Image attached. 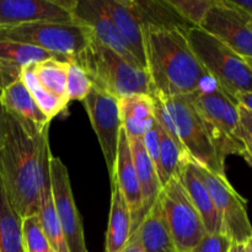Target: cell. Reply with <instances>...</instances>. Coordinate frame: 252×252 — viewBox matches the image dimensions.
<instances>
[{"label":"cell","mask_w":252,"mask_h":252,"mask_svg":"<svg viewBox=\"0 0 252 252\" xmlns=\"http://www.w3.org/2000/svg\"><path fill=\"white\" fill-rule=\"evenodd\" d=\"M169 1L186 21L193 25L194 27H199L216 0H169Z\"/></svg>","instance_id":"1f68e13d"},{"label":"cell","mask_w":252,"mask_h":252,"mask_svg":"<svg viewBox=\"0 0 252 252\" xmlns=\"http://www.w3.org/2000/svg\"><path fill=\"white\" fill-rule=\"evenodd\" d=\"M49 140V126L32 138L6 113V129L0 149V179L12 208L22 219L38 213L41 157Z\"/></svg>","instance_id":"7a4b0ae2"},{"label":"cell","mask_w":252,"mask_h":252,"mask_svg":"<svg viewBox=\"0 0 252 252\" xmlns=\"http://www.w3.org/2000/svg\"><path fill=\"white\" fill-rule=\"evenodd\" d=\"M196 167L220 216L224 234L230 239L231 243L245 244L252 236V225L246 209V201L229 184L226 176L213 174L197 162Z\"/></svg>","instance_id":"9c48e42d"},{"label":"cell","mask_w":252,"mask_h":252,"mask_svg":"<svg viewBox=\"0 0 252 252\" xmlns=\"http://www.w3.org/2000/svg\"><path fill=\"white\" fill-rule=\"evenodd\" d=\"M1 94L2 90L0 89V149H1V145L4 143L5 129H6V111H5L4 106H2Z\"/></svg>","instance_id":"d590c367"},{"label":"cell","mask_w":252,"mask_h":252,"mask_svg":"<svg viewBox=\"0 0 252 252\" xmlns=\"http://www.w3.org/2000/svg\"><path fill=\"white\" fill-rule=\"evenodd\" d=\"M113 182H116L117 186L120 187L128 204V208H129L130 219H132L130 236H133L138 229V221H139L140 211H142V194H140L137 171H135L134 162H133L129 140H128V135L123 128L120 133Z\"/></svg>","instance_id":"2e32d148"},{"label":"cell","mask_w":252,"mask_h":252,"mask_svg":"<svg viewBox=\"0 0 252 252\" xmlns=\"http://www.w3.org/2000/svg\"><path fill=\"white\" fill-rule=\"evenodd\" d=\"M75 21L88 25L94 37L135 68L144 69L130 53L125 39L100 4V0H76L71 10Z\"/></svg>","instance_id":"5bb4252c"},{"label":"cell","mask_w":252,"mask_h":252,"mask_svg":"<svg viewBox=\"0 0 252 252\" xmlns=\"http://www.w3.org/2000/svg\"><path fill=\"white\" fill-rule=\"evenodd\" d=\"M93 37L91 27L81 22L37 21L0 26V41L27 44L71 58L79 56Z\"/></svg>","instance_id":"8992f818"},{"label":"cell","mask_w":252,"mask_h":252,"mask_svg":"<svg viewBox=\"0 0 252 252\" xmlns=\"http://www.w3.org/2000/svg\"><path fill=\"white\" fill-rule=\"evenodd\" d=\"M231 244L225 234H206L189 252H229Z\"/></svg>","instance_id":"d6a6232c"},{"label":"cell","mask_w":252,"mask_h":252,"mask_svg":"<svg viewBox=\"0 0 252 252\" xmlns=\"http://www.w3.org/2000/svg\"><path fill=\"white\" fill-rule=\"evenodd\" d=\"M75 1L76 0H0V26L37 21L78 22L71 14Z\"/></svg>","instance_id":"4fadbf2b"},{"label":"cell","mask_w":252,"mask_h":252,"mask_svg":"<svg viewBox=\"0 0 252 252\" xmlns=\"http://www.w3.org/2000/svg\"><path fill=\"white\" fill-rule=\"evenodd\" d=\"M236 102L239 105L244 106L248 110L252 111V93H246V94H240V95L236 96Z\"/></svg>","instance_id":"f35d334b"},{"label":"cell","mask_w":252,"mask_h":252,"mask_svg":"<svg viewBox=\"0 0 252 252\" xmlns=\"http://www.w3.org/2000/svg\"><path fill=\"white\" fill-rule=\"evenodd\" d=\"M51 58H58L68 62L75 61V58L71 57L51 53L27 44L0 41V89L4 90L19 80L22 69L26 65L39 63Z\"/></svg>","instance_id":"ac0fdd59"},{"label":"cell","mask_w":252,"mask_h":252,"mask_svg":"<svg viewBox=\"0 0 252 252\" xmlns=\"http://www.w3.org/2000/svg\"><path fill=\"white\" fill-rule=\"evenodd\" d=\"M169 111L185 154L213 174L225 176V161L219 157L208 129L189 96L161 98Z\"/></svg>","instance_id":"52a82bcc"},{"label":"cell","mask_w":252,"mask_h":252,"mask_svg":"<svg viewBox=\"0 0 252 252\" xmlns=\"http://www.w3.org/2000/svg\"><path fill=\"white\" fill-rule=\"evenodd\" d=\"M203 120L219 157L225 161L228 155L245 157L241 137L239 103L218 86L203 89L189 95Z\"/></svg>","instance_id":"5b68a950"},{"label":"cell","mask_w":252,"mask_h":252,"mask_svg":"<svg viewBox=\"0 0 252 252\" xmlns=\"http://www.w3.org/2000/svg\"><path fill=\"white\" fill-rule=\"evenodd\" d=\"M143 36L152 96L166 100L216 88L217 84L189 47L186 32L179 29H143Z\"/></svg>","instance_id":"6da1fadb"},{"label":"cell","mask_w":252,"mask_h":252,"mask_svg":"<svg viewBox=\"0 0 252 252\" xmlns=\"http://www.w3.org/2000/svg\"><path fill=\"white\" fill-rule=\"evenodd\" d=\"M245 59H246V58H245ZM246 62H248V63L250 64V65L252 66V58H248V59H246Z\"/></svg>","instance_id":"b9f144b4"},{"label":"cell","mask_w":252,"mask_h":252,"mask_svg":"<svg viewBox=\"0 0 252 252\" xmlns=\"http://www.w3.org/2000/svg\"><path fill=\"white\" fill-rule=\"evenodd\" d=\"M143 29L172 30L187 32L194 27L184 19L169 0H125Z\"/></svg>","instance_id":"ffe728a7"},{"label":"cell","mask_w":252,"mask_h":252,"mask_svg":"<svg viewBox=\"0 0 252 252\" xmlns=\"http://www.w3.org/2000/svg\"><path fill=\"white\" fill-rule=\"evenodd\" d=\"M239 120H240L241 137L245 145V160L251 164L252 162V111L248 110L244 106L239 105Z\"/></svg>","instance_id":"836d02e7"},{"label":"cell","mask_w":252,"mask_h":252,"mask_svg":"<svg viewBox=\"0 0 252 252\" xmlns=\"http://www.w3.org/2000/svg\"><path fill=\"white\" fill-rule=\"evenodd\" d=\"M70 63L71 62L63 59L51 58L33 64L34 75L39 84L66 105L69 103L66 81Z\"/></svg>","instance_id":"83f0119b"},{"label":"cell","mask_w":252,"mask_h":252,"mask_svg":"<svg viewBox=\"0 0 252 252\" xmlns=\"http://www.w3.org/2000/svg\"><path fill=\"white\" fill-rule=\"evenodd\" d=\"M189 47L212 80L236 101L240 94L252 93V66L245 58L199 27L186 32Z\"/></svg>","instance_id":"277c9868"},{"label":"cell","mask_w":252,"mask_h":252,"mask_svg":"<svg viewBox=\"0 0 252 252\" xmlns=\"http://www.w3.org/2000/svg\"><path fill=\"white\" fill-rule=\"evenodd\" d=\"M143 142H144L145 149H147L153 164L155 165L157 164L158 159V152H159V128H158V123L155 125V127L143 138Z\"/></svg>","instance_id":"e575fe53"},{"label":"cell","mask_w":252,"mask_h":252,"mask_svg":"<svg viewBox=\"0 0 252 252\" xmlns=\"http://www.w3.org/2000/svg\"><path fill=\"white\" fill-rule=\"evenodd\" d=\"M111 208L106 233L105 252H122L130 239V212L116 182L111 184Z\"/></svg>","instance_id":"d4e9b609"},{"label":"cell","mask_w":252,"mask_h":252,"mask_svg":"<svg viewBox=\"0 0 252 252\" xmlns=\"http://www.w3.org/2000/svg\"><path fill=\"white\" fill-rule=\"evenodd\" d=\"M22 236L25 252H54L37 214L22 219Z\"/></svg>","instance_id":"f546056e"},{"label":"cell","mask_w":252,"mask_h":252,"mask_svg":"<svg viewBox=\"0 0 252 252\" xmlns=\"http://www.w3.org/2000/svg\"><path fill=\"white\" fill-rule=\"evenodd\" d=\"M244 246H245V251L246 252H252V236L250 239H249L248 241H246L245 244H244Z\"/></svg>","instance_id":"60d3db41"},{"label":"cell","mask_w":252,"mask_h":252,"mask_svg":"<svg viewBox=\"0 0 252 252\" xmlns=\"http://www.w3.org/2000/svg\"><path fill=\"white\" fill-rule=\"evenodd\" d=\"M51 158L52 153L48 140L44 144L41 157V181H39V202L37 217H38L42 229H43L54 252H69L63 233H62L56 208H54L51 184V170H49Z\"/></svg>","instance_id":"e0dca14e"},{"label":"cell","mask_w":252,"mask_h":252,"mask_svg":"<svg viewBox=\"0 0 252 252\" xmlns=\"http://www.w3.org/2000/svg\"><path fill=\"white\" fill-rule=\"evenodd\" d=\"M128 140H129L133 162H134L135 171H137L140 194H142V211H140L139 221H138V228H139L142 221L144 220L147 214L149 213V211L159 198L162 187L160 185L155 165L153 164L152 159L145 149L143 139L128 137Z\"/></svg>","instance_id":"44dd1931"},{"label":"cell","mask_w":252,"mask_h":252,"mask_svg":"<svg viewBox=\"0 0 252 252\" xmlns=\"http://www.w3.org/2000/svg\"><path fill=\"white\" fill-rule=\"evenodd\" d=\"M122 128L128 137L143 139L157 125L154 98L150 95H130L118 100Z\"/></svg>","instance_id":"7402d4cb"},{"label":"cell","mask_w":252,"mask_h":252,"mask_svg":"<svg viewBox=\"0 0 252 252\" xmlns=\"http://www.w3.org/2000/svg\"><path fill=\"white\" fill-rule=\"evenodd\" d=\"M1 102L6 113L17 121L30 137H37L47 126H49L51 121L39 110L21 79L2 90Z\"/></svg>","instance_id":"9a60e30c"},{"label":"cell","mask_w":252,"mask_h":252,"mask_svg":"<svg viewBox=\"0 0 252 252\" xmlns=\"http://www.w3.org/2000/svg\"><path fill=\"white\" fill-rule=\"evenodd\" d=\"M250 16L229 0H216L199 29L233 49L243 58H252V29Z\"/></svg>","instance_id":"8fae6325"},{"label":"cell","mask_w":252,"mask_h":252,"mask_svg":"<svg viewBox=\"0 0 252 252\" xmlns=\"http://www.w3.org/2000/svg\"><path fill=\"white\" fill-rule=\"evenodd\" d=\"M249 24H250V27L252 29V17H250V21H249Z\"/></svg>","instance_id":"7bdbcfd3"},{"label":"cell","mask_w":252,"mask_h":252,"mask_svg":"<svg viewBox=\"0 0 252 252\" xmlns=\"http://www.w3.org/2000/svg\"><path fill=\"white\" fill-rule=\"evenodd\" d=\"M75 63L85 70L95 88L117 100L130 95H153L147 69L132 66L95 37L75 57Z\"/></svg>","instance_id":"3957f363"},{"label":"cell","mask_w":252,"mask_h":252,"mask_svg":"<svg viewBox=\"0 0 252 252\" xmlns=\"http://www.w3.org/2000/svg\"><path fill=\"white\" fill-rule=\"evenodd\" d=\"M250 165H251V166H252V162H251V164H250Z\"/></svg>","instance_id":"ee69618b"},{"label":"cell","mask_w":252,"mask_h":252,"mask_svg":"<svg viewBox=\"0 0 252 252\" xmlns=\"http://www.w3.org/2000/svg\"><path fill=\"white\" fill-rule=\"evenodd\" d=\"M0 252H25L22 218L12 208L0 179Z\"/></svg>","instance_id":"484cf974"},{"label":"cell","mask_w":252,"mask_h":252,"mask_svg":"<svg viewBox=\"0 0 252 252\" xmlns=\"http://www.w3.org/2000/svg\"><path fill=\"white\" fill-rule=\"evenodd\" d=\"M229 1L252 17V0H229Z\"/></svg>","instance_id":"74e56055"},{"label":"cell","mask_w":252,"mask_h":252,"mask_svg":"<svg viewBox=\"0 0 252 252\" xmlns=\"http://www.w3.org/2000/svg\"><path fill=\"white\" fill-rule=\"evenodd\" d=\"M229 252H246L244 244H231L230 251Z\"/></svg>","instance_id":"ab89813d"},{"label":"cell","mask_w":252,"mask_h":252,"mask_svg":"<svg viewBox=\"0 0 252 252\" xmlns=\"http://www.w3.org/2000/svg\"><path fill=\"white\" fill-rule=\"evenodd\" d=\"M100 4L125 39L130 53L145 69L144 36L139 22L125 0H100Z\"/></svg>","instance_id":"603a6c76"},{"label":"cell","mask_w":252,"mask_h":252,"mask_svg":"<svg viewBox=\"0 0 252 252\" xmlns=\"http://www.w3.org/2000/svg\"><path fill=\"white\" fill-rule=\"evenodd\" d=\"M51 184L54 208L69 252H89L84 235L83 219L74 201L70 179L61 158H51Z\"/></svg>","instance_id":"7c38bea8"},{"label":"cell","mask_w":252,"mask_h":252,"mask_svg":"<svg viewBox=\"0 0 252 252\" xmlns=\"http://www.w3.org/2000/svg\"><path fill=\"white\" fill-rule=\"evenodd\" d=\"M158 128H159V152H158L155 169H157L160 185L161 187H165L172 179L179 177L182 165L189 158L172 140V138L165 132L164 128L160 127L159 123H158Z\"/></svg>","instance_id":"4316f807"},{"label":"cell","mask_w":252,"mask_h":252,"mask_svg":"<svg viewBox=\"0 0 252 252\" xmlns=\"http://www.w3.org/2000/svg\"><path fill=\"white\" fill-rule=\"evenodd\" d=\"M20 79L24 81L26 88L29 89V91L31 93L33 100L36 101V103L38 105L39 110L44 113V116H46L49 121H52L56 116H58L59 113L63 112L66 108V106H68L66 103L62 102L58 97L52 95L48 90H46V89L39 84L36 75H34L33 64L26 65L22 69Z\"/></svg>","instance_id":"f1b7e54d"},{"label":"cell","mask_w":252,"mask_h":252,"mask_svg":"<svg viewBox=\"0 0 252 252\" xmlns=\"http://www.w3.org/2000/svg\"><path fill=\"white\" fill-rule=\"evenodd\" d=\"M83 102L90 118L94 132L100 143L110 180L113 182L120 133L122 129L118 100L106 94L105 91L93 86Z\"/></svg>","instance_id":"30bf717a"},{"label":"cell","mask_w":252,"mask_h":252,"mask_svg":"<svg viewBox=\"0 0 252 252\" xmlns=\"http://www.w3.org/2000/svg\"><path fill=\"white\" fill-rule=\"evenodd\" d=\"M122 252H144L143 250V246L140 244L139 238H138L137 234H134L133 236H130L129 241L126 245V248L123 249Z\"/></svg>","instance_id":"8d00e7d4"},{"label":"cell","mask_w":252,"mask_h":252,"mask_svg":"<svg viewBox=\"0 0 252 252\" xmlns=\"http://www.w3.org/2000/svg\"><path fill=\"white\" fill-rule=\"evenodd\" d=\"M134 234L144 252H177L162 211L160 196Z\"/></svg>","instance_id":"cb8c5ba5"},{"label":"cell","mask_w":252,"mask_h":252,"mask_svg":"<svg viewBox=\"0 0 252 252\" xmlns=\"http://www.w3.org/2000/svg\"><path fill=\"white\" fill-rule=\"evenodd\" d=\"M179 180L186 189L192 204L198 212L207 234H224L220 216L217 211L208 189L197 171L196 162L186 159L179 174Z\"/></svg>","instance_id":"d6986e66"},{"label":"cell","mask_w":252,"mask_h":252,"mask_svg":"<svg viewBox=\"0 0 252 252\" xmlns=\"http://www.w3.org/2000/svg\"><path fill=\"white\" fill-rule=\"evenodd\" d=\"M93 86V81L90 80L85 70L79 64H76L75 61L71 62L69 64L68 81H66L69 101H84Z\"/></svg>","instance_id":"4dcf8cb0"},{"label":"cell","mask_w":252,"mask_h":252,"mask_svg":"<svg viewBox=\"0 0 252 252\" xmlns=\"http://www.w3.org/2000/svg\"><path fill=\"white\" fill-rule=\"evenodd\" d=\"M160 201L177 252H189L207 233L179 177L162 187Z\"/></svg>","instance_id":"ba28073f"}]
</instances>
